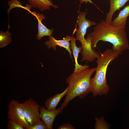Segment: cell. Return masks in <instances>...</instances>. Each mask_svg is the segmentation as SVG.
<instances>
[{"instance_id":"18","label":"cell","mask_w":129,"mask_h":129,"mask_svg":"<svg viewBox=\"0 0 129 129\" xmlns=\"http://www.w3.org/2000/svg\"><path fill=\"white\" fill-rule=\"evenodd\" d=\"M58 129H75V128L70 123L62 124L60 126Z\"/></svg>"},{"instance_id":"15","label":"cell","mask_w":129,"mask_h":129,"mask_svg":"<svg viewBox=\"0 0 129 129\" xmlns=\"http://www.w3.org/2000/svg\"><path fill=\"white\" fill-rule=\"evenodd\" d=\"M7 31L5 32L0 31V47L2 48L5 47L10 43L11 41V34L9 32L10 27L8 24Z\"/></svg>"},{"instance_id":"2","label":"cell","mask_w":129,"mask_h":129,"mask_svg":"<svg viewBox=\"0 0 129 129\" xmlns=\"http://www.w3.org/2000/svg\"><path fill=\"white\" fill-rule=\"evenodd\" d=\"M95 70L96 68L87 69L80 73L73 72L67 77L69 89L61 107L64 109L75 97L82 98L91 92V77Z\"/></svg>"},{"instance_id":"13","label":"cell","mask_w":129,"mask_h":129,"mask_svg":"<svg viewBox=\"0 0 129 129\" xmlns=\"http://www.w3.org/2000/svg\"><path fill=\"white\" fill-rule=\"evenodd\" d=\"M110 7L108 12L106 14L105 21L110 23L112 21L114 13L117 10H120L129 0H109Z\"/></svg>"},{"instance_id":"9","label":"cell","mask_w":129,"mask_h":129,"mask_svg":"<svg viewBox=\"0 0 129 129\" xmlns=\"http://www.w3.org/2000/svg\"><path fill=\"white\" fill-rule=\"evenodd\" d=\"M29 12L32 15L35 16L38 20V32L37 37V39L39 40L44 36L49 37L52 36L54 31L53 29H48L42 22V20L45 18V16L42 14L37 13L35 11L32 12L30 11Z\"/></svg>"},{"instance_id":"1","label":"cell","mask_w":129,"mask_h":129,"mask_svg":"<svg viewBox=\"0 0 129 129\" xmlns=\"http://www.w3.org/2000/svg\"><path fill=\"white\" fill-rule=\"evenodd\" d=\"M125 26L115 27L105 20H102L94 27L93 31L86 38L94 50L100 41L108 42L112 45V49L119 55L129 49V45Z\"/></svg>"},{"instance_id":"12","label":"cell","mask_w":129,"mask_h":129,"mask_svg":"<svg viewBox=\"0 0 129 129\" xmlns=\"http://www.w3.org/2000/svg\"><path fill=\"white\" fill-rule=\"evenodd\" d=\"M69 88L68 86L62 93L57 94L54 96L48 98L45 103L46 109L50 110L56 109V106L61 99L67 94Z\"/></svg>"},{"instance_id":"4","label":"cell","mask_w":129,"mask_h":129,"mask_svg":"<svg viewBox=\"0 0 129 129\" xmlns=\"http://www.w3.org/2000/svg\"><path fill=\"white\" fill-rule=\"evenodd\" d=\"M87 12H79L78 17L77 23L78 28L76 31V40H79L81 44L82 51L85 52L89 51L91 48V43L85 38L86 30L88 28L96 24L94 22H92L86 18Z\"/></svg>"},{"instance_id":"6","label":"cell","mask_w":129,"mask_h":129,"mask_svg":"<svg viewBox=\"0 0 129 129\" xmlns=\"http://www.w3.org/2000/svg\"><path fill=\"white\" fill-rule=\"evenodd\" d=\"M7 117L9 119L14 121L27 129L30 126L27 121L22 104L12 100L8 106Z\"/></svg>"},{"instance_id":"10","label":"cell","mask_w":129,"mask_h":129,"mask_svg":"<svg viewBox=\"0 0 129 129\" xmlns=\"http://www.w3.org/2000/svg\"><path fill=\"white\" fill-rule=\"evenodd\" d=\"M76 39L72 36H71L70 40L71 42V48L72 50L75 61V67L73 72L75 73H80L85 69L89 68L88 65L85 64L83 65L79 64L78 62V58L79 54L82 50L81 46L77 47L76 45L75 42Z\"/></svg>"},{"instance_id":"16","label":"cell","mask_w":129,"mask_h":129,"mask_svg":"<svg viewBox=\"0 0 129 129\" xmlns=\"http://www.w3.org/2000/svg\"><path fill=\"white\" fill-rule=\"evenodd\" d=\"M8 129H24L25 127L22 125L12 120L9 119L7 125Z\"/></svg>"},{"instance_id":"8","label":"cell","mask_w":129,"mask_h":129,"mask_svg":"<svg viewBox=\"0 0 129 129\" xmlns=\"http://www.w3.org/2000/svg\"><path fill=\"white\" fill-rule=\"evenodd\" d=\"M71 37L67 36L60 40H57L55 39L52 36L49 37L48 41L45 42L44 44L47 46L48 49L52 48L53 50H56L57 46L64 48L68 52L71 59H72L71 50V44L69 41H70Z\"/></svg>"},{"instance_id":"3","label":"cell","mask_w":129,"mask_h":129,"mask_svg":"<svg viewBox=\"0 0 129 129\" xmlns=\"http://www.w3.org/2000/svg\"><path fill=\"white\" fill-rule=\"evenodd\" d=\"M96 61V73L91 79V91L93 96L106 95L109 90L106 79L107 69L109 64L117 58L119 54L112 48H107L102 53Z\"/></svg>"},{"instance_id":"5","label":"cell","mask_w":129,"mask_h":129,"mask_svg":"<svg viewBox=\"0 0 129 129\" xmlns=\"http://www.w3.org/2000/svg\"><path fill=\"white\" fill-rule=\"evenodd\" d=\"M26 119L30 126L35 125L41 120L40 106L33 99L30 98L22 103Z\"/></svg>"},{"instance_id":"19","label":"cell","mask_w":129,"mask_h":129,"mask_svg":"<svg viewBox=\"0 0 129 129\" xmlns=\"http://www.w3.org/2000/svg\"><path fill=\"white\" fill-rule=\"evenodd\" d=\"M81 3H82L85 2V4H86L88 2L90 3H93L91 0H79Z\"/></svg>"},{"instance_id":"14","label":"cell","mask_w":129,"mask_h":129,"mask_svg":"<svg viewBox=\"0 0 129 129\" xmlns=\"http://www.w3.org/2000/svg\"><path fill=\"white\" fill-rule=\"evenodd\" d=\"M31 7L37 8L40 11H43L50 9L52 6L55 9L58 6L54 5L51 0H27Z\"/></svg>"},{"instance_id":"7","label":"cell","mask_w":129,"mask_h":129,"mask_svg":"<svg viewBox=\"0 0 129 129\" xmlns=\"http://www.w3.org/2000/svg\"><path fill=\"white\" fill-rule=\"evenodd\" d=\"M63 109L61 107L52 110H48L45 107L40 108V117L46 124L48 129H52L54 121L57 115L61 113Z\"/></svg>"},{"instance_id":"11","label":"cell","mask_w":129,"mask_h":129,"mask_svg":"<svg viewBox=\"0 0 129 129\" xmlns=\"http://www.w3.org/2000/svg\"><path fill=\"white\" fill-rule=\"evenodd\" d=\"M129 16V5L125 6L119 12L117 16L110 23L112 26L115 27L125 26L127 18Z\"/></svg>"},{"instance_id":"17","label":"cell","mask_w":129,"mask_h":129,"mask_svg":"<svg viewBox=\"0 0 129 129\" xmlns=\"http://www.w3.org/2000/svg\"><path fill=\"white\" fill-rule=\"evenodd\" d=\"M27 129H48L45 122L40 120L36 124L32 126H29Z\"/></svg>"}]
</instances>
